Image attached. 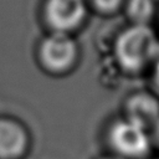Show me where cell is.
<instances>
[{
  "instance_id": "cell-1",
  "label": "cell",
  "mask_w": 159,
  "mask_h": 159,
  "mask_svg": "<svg viewBox=\"0 0 159 159\" xmlns=\"http://www.w3.org/2000/svg\"><path fill=\"white\" fill-rule=\"evenodd\" d=\"M113 57L117 67L128 76L150 71L159 57V39L153 27L128 24L114 39Z\"/></svg>"
},
{
  "instance_id": "cell-2",
  "label": "cell",
  "mask_w": 159,
  "mask_h": 159,
  "mask_svg": "<svg viewBox=\"0 0 159 159\" xmlns=\"http://www.w3.org/2000/svg\"><path fill=\"white\" fill-rule=\"evenodd\" d=\"M35 58L45 73L67 76L80 63L81 46L72 34L47 31L36 45Z\"/></svg>"
},
{
  "instance_id": "cell-3",
  "label": "cell",
  "mask_w": 159,
  "mask_h": 159,
  "mask_svg": "<svg viewBox=\"0 0 159 159\" xmlns=\"http://www.w3.org/2000/svg\"><path fill=\"white\" fill-rule=\"evenodd\" d=\"M104 143L111 154L122 159H145L154 147L150 132L123 116L107 123Z\"/></svg>"
},
{
  "instance_id": "cell-4",
  "label": "cell",
  "mask_w": 159,
  "mask_h": 159,
  "mask_svg": "<svg viewBox=\"0 0 159 159\" xmlns=\"http://www.w3.org/2000/svg\"><path fill=\"white\" fill-rule=\"evenodd\" d=\"M87 0H45L42 21L47 31L75 35L87 21Z\"/></svg>"
},
{
  "instance_id": "cell-5",
  "label": "cell",
  "mask_w": 159,
  "mask_h": 159,
  "mask_svg": "<svg viewBox=\"0 0 159 159\" xmlns=\"http://www.w3.org/2000/svg\"><path fill=\"white\" fill-rule=\"evenodd\" d=\"M32 147L29 127L19 118L0 116V159H24Z\"/></svg>"
},
{
  "instance_id": "cell-6",
  "label": "cell",
  "mask_w": 159,
  "mask_h": 159,
  "mask_svg": "<svg viewBox=\"0 0 159 159\" xmlns=\"http://www.w3.org/2000/svg\"><path fill=\"white\" fill-rule=\"evenodd\" d=\"M122 116L150 132L159 120V96L152 89L128 93L122 103Z\"/></svg>"
},
{
  "instance_id": "cell-7",
  "label": "cell",
  "mask_w": 159,
  "mask_h": 159,
  "mask_svg": "<svg viewBox=\"0 0 159 159\" xmlns=\"http://www.w3.org/2000/svg\"><path fill=\"white\" fill-rule=\"evenodd\" d=\"M123 7L129 24L150 25L155 15L154 0H125Z\"/></svg>"
},
{
  "instance_id": "cell-8",
  "label": "cell",
  "mask_w": 159,
  "mask_h": 159,
  "mask_svg": "<svg viewBox=\"0 0 159 159\" xmlns=\"http://www.w3.org/2000/svg\"><path fill=\"white\" fill-rule=\"evenodd\" d=\"M124 1L125 0H87V4L102 15H112L123 7Z\"/></svg>"
},
{
  "instance_id": "cell-9",
  "label": "cell",
  "mask_w": 159,
  "mask_h": 159,
  "mask_svg": "<svg viewBox=\"0 0 159 159\" xmlns=\"http://www.w3.org/2000/svg\"><path fill=\"white\" fill-rule=\"evenodd\" d=\"M150 71L153 72V92L159 96V57L157 58L155 63L152 66Z\"/></svg>"
},
{
  "instance_id": "cell-10",
  "label": "cell",
  "mask_w": 159,
  "mask_h": 159,
  "mask_svg": "<svg viewBox=\"0 0 159 159\" xmlns=\"http://www.w3.org/2000/svg\"><path fill=\"white\" fill-rule=\"evenodd\" d=\"M150 135H152L153 145L159 149V120L157 122V124H155V125L153 127V129L150 130Z\"/></svg>"
},
{
  "instance_id": "cell-11",
  "label": "cell",
  "mask_w": 159,
  "mask_h": 159,
  "mask_svg": "<svg viewBox=\"0 0 159 159\" xmlns=\"http://www.w3.org/2000/svg\"><path fill=\"white\" fill-rule=\"evenodd\" d=\"M94 159H122V158H119V157H116L114 154H111V153H108V154H103V155H99V157H97V158H94Z\"/></svg>"
},
{
  "instance_id": "cell-12",
  "label": "cell",
  "mask_w": 159,
  "mask_h": 159,
  "mask_svg": "<svg viewBox=\"0 0 159 159\" xmlns=\"http://www.w3.org/2000/svg\"><path fill=\"white\" fill-rule=\"evenodd\" d=\"M145 159H159V157H148Z\"/></svg>"
}]
</instances>
